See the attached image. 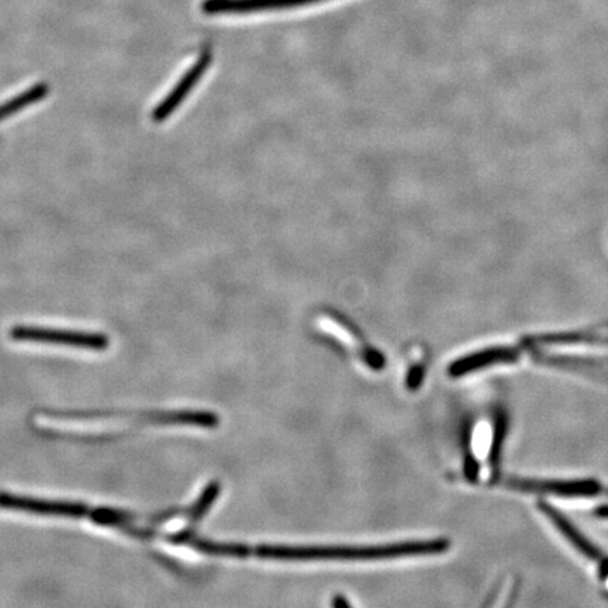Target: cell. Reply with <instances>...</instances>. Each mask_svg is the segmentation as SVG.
Returning a JSON list of instances; mask_svg holds the SVG:
<instances>
[{
    "label": "cell",
    "mask_w": 608,
    "mask_h": 608,
    "mask_svg": "<svg viewBox=\"0 0 608 608\" xmlns=\"http://www.w3.org/2000/svg\"><path fill=\"white\" fill-rule=\"evenodd\" d=\"M506 485L511 489L524 492H542L558 494L563 497H592L601 492L599 482L592 479L583 480H534L509 479Z\"/></svg>",
    "instance_id": "5"
},
{
    "label": "cell",
    "mask_w": 608,
    "mask_h": 608,
    "mask_svg": "<svg viewBox=\"0 0 608 608\" xmlns=\"http://www.w3.org/2000/svg\"><path fill=\"white\" fill-rule=\"evenodd\" d=\"M323 0H205L202 10L206 15H248V13L266 12L299 8Z\"/></svg>",
    "instance_id": "6"
},
{
    "label": "cell",
    "mask_w": 608,
    "mask_h": 608,
    "mask_svg": "<svg viewBox=\"0 0 608 608\" xmlns=\"http://www.w3.org/2000/svg\"><path fill=\"white\" fill-rule=\"evenodd\" d=\"M540 509L547 514V517L556 525V528L568 538L570 544L575 545L583 555L590 559H601L599 549L594 547L592 542L587 541L559 511H556L554 507L549 506L547 503H540Z\"/></svg>",
    "instance_id": "8"
},
{
    "label": "cell",
    "mask_w": 608,
    "mask_h": 608,
    "mask_svg": "<svg viewBox=\"0 0 608 608\" xmlns=\"http://www.w3.org/2000/svg\"><path fill=\"white\" fill-rule=\"evenodd\" d=\"M65 420H124L143 424H164V426L216 427L219 416L210 411H143V413H100V411H68L55 413Z\"/></svg>",
    "instance_id": "2"
},
{
    "label": "cell",
    "mask_w": 608,
    "mask_h": 608,
    "mask_svg": "<svg viewBox=\"0 0 608 608\" xmlns=\"http://www.w3.org/2000/svg\"><path fill=\"white\" fill-rule=\"evenodd\" d=\"M48 93H50V86L47 84H37L31 86L27 91L19 93L15 98L9 99L8 102L2 103L0 105V122L9 119L13 114L20 112V110L40 102L41 99L46 98Z\"/></svg>",
    "instance_id": "9"
},
{
    "label": "cell",
    "mask_w": 608,
    "mask_h": 608,
    "mask_svg": "<svg viewBox=\"0 0 608 608\" xmlns=\"http://www.w3.org/2000/svg\"><path fill=\"white\" fill-rule=\"evenodd\" d=\"M449 548V542L435 540L428 542H407V544L379 545V547H288V545H248V556L269 559H386L399 556L442 554Z\"/></svg>",
    "instance_id": "1"
},
{
    "label": "cell",
    "mask_w": 608,
    "mask_h": 608,
    "mask_svg": "<svg viewBox=\"0 0 608 608\" xmlns=\"http://www.w3.org/2000/svg\"><path fill=\"white\" fill-rule=\"evenodd\" d=\"M607 494H608V490H607Z\"/></svg>",
    "instance_id": "12"
},
{
    "label": "cell",
    "mask_w": 608,
    "mask_h": 608,
    "mask_svg": "<svg viewBox=\"0 0 608 608\" xmlns=\"http://www.w3.org/2000/svg\"><path fill=\"white\" fill-rule=\"evenodd\" d=\"M601 566H603V572L608 573V559H607V561H604L603 563H601Z\"/></svg>",
    "instance_id": "11"
},
{
    "label": "cell",
    "mask_w": 608,
    "mask_h": 608,
    "mask_svg": "<svg viewBox=\"0 0 608 608\" xmlns=\"http://www.w3.org/2000/svg\"><path fill=\"white\" fill-rule=\"evenodd\" d=\"M12 340L40 342V344L68 345L86 350L105 351L110 345L109 337L86 331L55 330V328L16 326L9 333Z\"/></svg>",
    "instance_id": "3"
},
{
    "label": "cell",
    "mask_w": 608,
    "mask_h": 608,
    "mask_svg": "<svg viewBox=\"0 0 608 608\" xmlns=\"http://www.w3.org/2000/svg\"><path fill=\"white\" fill-rule=\"evenodd\" d=\"M504 434H506V418L500 416L497 420L496 431H494L493 445H492V464H497V458H499L500 448H502Z\"/></svg>",
    "instance_id": "10"
},
{
    "label": "cell",
    "mask_w": 608,
    "mask_h": 608,
    "mask_svg": "<svg viewBox=\"0 0 608 608\" xmlns=\"http://www.w3.org/2000/svg\"><path fill=\"white\" fill-rule=\"evenodd\" d=\"M212 60V51L209 48L203 50L202 54L199 55L198 61L185 72V75L179 79L174 89L162 99L160 105L155 107L154 112H152V120L155 123L164 122V120H167L169 116L174 114L175 110L182 105L183 100L188 98L189 93L199 84L200 78L206 74L207 68L212 64Z\"/></svg>",
    "instance_id": "4"
},
{
    "label": "cell",
    "mask_w": 608,
    "mask_h": 608,
    "mask_svg": "<svg viewBox=\"0 0 608 608\" xmlns=\"http://www.w3.org/2000/svg\"><path fill=\"white\" fill-rule=\"evenodd\" d=\"M520 357L518 348L497 347L489 348V350L475 352L468 357L458 359L449 366V375L464 376L466 373L478 371V369L486 368V366L494 364H509Z\"/></svg>",
    "instance_id": "7"
}]
</instances>
